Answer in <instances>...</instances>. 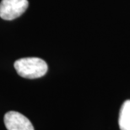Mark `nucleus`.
<instances>
[{
    "instance_id": "1",
    "label": "nucleus",
    "mask_w": 130,
    "mask_h": 130,
    "mask_svg": "<svg viewBox=\"0 0 130 130\" xmlns=\"http://www.w3.org/2000/svg\"><path fill=\"white\" fill-rule=\"evenodd\" d=\"M15 68L20 76L27 79H37L45 76L48 66L45 60L37 57L21 58L15 62Z\"/></svg>"
},
{
    "instance_id": "2",
    "label": "nucleus",
    "mask_w": 130,
    "mask_h": 130,
    "mask_svg": "<svg viewBox=\"0 0 130 130\" xmlns=\"http://www.w3.org/2000/svg\"><path fill=\"white\" fill-rule=\"evenodd\" d=\"M28 0H2L0 3V18L13 20L20 17L28 9Z\"/></svg>"
},
{
    "instance_id": "3",
    "label": "nucleus",
    "mask_w": 130,
    "mask_h": 130,
    "mask_svg": "<svg viewBox=\"0 0 130 130\" xmlns=\"http://www.w3.org/2000/svg\"><path fill=\"white\" fill-rule=\"evenodd\" d=\"M4 124L8 130H35L26 116L15 111L8 112L4 115Z\"/></svg>"
},
{
    "instance_id": "4",
    "label": "nucleus",
    "mask_w": 130,
    "mask_h": 130,
    "mask_svg": "<svg viewBox=\"0 0 130 130\" xmlns=\"http://www.w3.org/2000/svg\"><path fill=\"white\" fill-rule=\"evenodd\" d=\"M118 124L120 130H130V100L125 101L122 105Z\"/></svg>"
}]
</instances>
